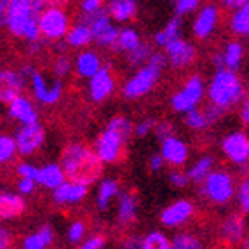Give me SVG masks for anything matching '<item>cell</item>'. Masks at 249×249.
Segmentation results:
<instances>
[{"label": "cell", "instance_id": "cell-1", "mask_svg": "<svg viewBox=\"0 0 249 249\" xmlns=\"http://www.w3.org/2000/svg\"><path fill=\"white\" fill-rule=\"evenodd\" d=\"M59 164L67 179L91 188L103 179V162L98 159L94 148L86 143H68L61 152Z\"/></svg>", "mask_w": 249, "mask_h": 249}, {"label": "cell", "instance_id": "cell-2", "mask_svg": "<svg viewBox=\"0 0 249 249\" xmlns=\"http://www.w3.org/2000/svg\"><path fill=\"white\" fill-rule=\"evenodd\" d=\"M134 136V122L127 115H113L108 121L107 127L94 140L96 155L105 164H117L124 157L125 146Z\"/></svg>", "mask_w": 249, "mask_h": 249}, {"label": "cell", "instance_id": "cell-3", "mask_svg": "<svg viewBox=\"0 0 249 249\" xmlns=\"http://www.w3.org/2000/svg\"><path fill=\"white\" fill-rule=\"evenodd\" d=\"M46 0H9V14L5 30L18 40L34 44L40 40L38 18L46 9Z\"/></svg>", "mask_w": 249, "mask_h": 249}, {"label": "cell", "instance_id": "cell-4", "mask_svg": "<svg viewBox=\"0 0 249 249\" xmlns=\"http://www.w3.org/2000/svg\"><path fill=\"white\" fill-rule=\"evenodd\" d=\"M208 101L213 107L229 112L246 101V80L237 71L216 70L208 80Z\"/></svg>", "mask_w": 249, "mask_h": 249}, {"label": "cell", "instance_id": "cell-5", "mask_svg": "<svg viewBox=\"0 0 249 249\" xmlns=\"http://www.w3.org/2000/svg\"><path fill=\"white\" fill-rule=\"evenodd\" d=\"M167 67V59L162 51H154L145 67L138 68L122 84V96L129 101H138L148 96L160 82L162 73Z\"/></svg>", "mask_w": 249, "mask_h": 249}, {"label": "cell", "instance_id": "cell-6", "mask_svg": "<svg viewBox=\"0 0 249 249\" xmlns=\"http://www.w3.org/2000/svg\"><path fill=\"white\" fill-rule=\"evenodd\" d=\"M237 179L230 169L216 167L199 185V196L216 208H225L235 200Z\"/></svg>", "mask_w": 249, "mask_h": 249}, {"label": "cell", "instance_id": "cell-7", "mask_svg": "<svg viewBox=\"0 0 249 249\" xmlns=\"http://www.w3.org/2000/svg\"><path fill=\"white\" fill-rule=\"evenodd\" d=\"M71 25V14L65 2H47L38 18L40 40L44 44H58L65 40Z\"/></svg>", "mask_w": 249, "mask_h": 249}, {"label": "cell", "instance_id": "cell-8", "mask_svg": "<svg viewBox=\"0 0 249 249\" xmlns=\"http://www.w3.org/2000/svg\"><path fill=\"white\" fill-rule=\"evenodd\" d=\"M208 96V82L200 73H190L169 98L171 110L179 115L194 112L204 103Z\"/></svg>", "mask_w": 249, "mask_h": 249}, {"label": "cell", "instance_id": "cell-9", "mask_svg": "<svg viewBox=\"0 0 249 249\" xmlns=\"http://www.w3.org/2000/svg\"><path fill=\"white\" fill-rule=\"evenodd\" d=\"M79 21H84L91 28L94 44L98 47H103V49H113L115 47L121 28L112 21L107 7L100 9L98 13L91 14V16H79Z\"/></svg>", "mask_w": 249, "mask_h": 249}, {"label": "cell", "instance_id": "cell-10", "mask_svg": "<svg viewBox=\"0 0 249 249\" xmlns=\"http://www.w3.org/2000/svg\"><path fill=\"white\" fill-rule=\"evenodd\" d=\"M220 152L227 162L242 171H249V134L242 129H233L220 142Z\"/></svg>", "mask_w": 249, "mask_h": 249}, {"label": "cell", "instance_id": "cell-11", "mask_svg": "<svg viewBox=\"0 0 249 249\" xmlns=\"http://www.w3.org/2000/svg\"><path fill=\"white\" fill-rule=\"evenodd\" d=\"M221 11L220 4L206 2L199 9L192 19V35L199 42H206L218 32L221 25Z\"/></svg>", "mask_w": 249, "mask_h": 249}, {"label": "cell", "instance_id": "cell-12", "mask_svg": "<svg viewBox=\"0 0 249 249\" xmlns=\"http://www.w3.org/2000/svg\"><path fill=\"white\" fill-rule=\"evenodd\" d=\"M30 91L34 94V100L42 107H54L61 100L63 91H65V84L63 80L54 79V77H47L46 73H42L37 70L34 77L28 80Z\"/></svg>", "mask_w": 249, "mask_h": 249}, {"label": "cell", "instance_id": "cell-13", "mask_svg": "<svg viewBox=\"0 0 249 249\" xmlns=\"http://www.w3.org/2000/svg\"><path fill=\"white\" fill-rule=\"evenodd\" d=\"M197 206L194 200L181 197V199L173 200L171 204H167L166 208L162 209L159 214V221L164 229L169 230H181L187 223H190L192 218L196 216Z\"/></svg>", "mask_w": 249, "mask_h": 249}, {"label": "cell", "instance_id": "cell-14", "mask_svg": "<svg viewBox=\"0 0 249 249\" xmlns=\"http://www.w3.org/2000/svg\"><path fill=\"white\" fill-rule=\"evenodd\" d=\"M167 59V67H171L176 71H183L192 68L199 59V49L194 42L187 38H178L171 42L166 49L162 51Z\"/></svg>", "mask_w": 249, "mask_h": 249}, {"label": "cell", "instance_id": "cell-15", "mask_svg": "<svg viewBox=\"0 0 249 249\" xmlns=\"http://www.w3.org/2000/svg\"><path fill=\"white\" fill-rule=\"evenodd\" d=\"M14 140L18 145V154L28 160V157L38 154V150L46 143V127L40 122L32 125H19L14 133Z\"/></svg>", "mask_w": 249, "mask_h": 249}, {"label": "cell", "instance_id": "cell-16", "mask_svg": "<svg viewBox=\"0 0 249 249\" xmlns=\"http://www.w3.org/2000/svg\"><path fill=\"white\" fill-rule=\"evenodd\" d=\"M117 91V77L112 70L110 63H105L98 73L88 80V94L92 103H105Z\"/></svg>", "mask_w": 249, "mask_h": 249}, {"label": "cell", "instance_id": "cell-17", "mask_svg": "<svg viewBox=\"0 0 249 249\" xmlns=\"http://www.w3.org/2000/svg\"><path fill=\"white\" fill-rule=\"evenodd\" d=\"M248 237V221L241 213H230L218 225V239L227 248L241 246Z\"/></svg>", "mask_w": 249, "mask_h": 249}, {"label": "cell", "instance_id": "cell-18", "mask_svg": "<svg viewBox=\"0 0 249 249\" xmlns=\"http://www.w3.org/2000/svg\"><path fill=\"white\" fill-rule=\"evenodd\" d=\"M159 154L162 155L166 166H171V169H183V166L190 159V146L183 138L175 134V136H169L164 142H160Z\"/></svg>", "mask_w": 249, "mask_h": 249}, {"label": "cell", "instance_id": "cell-19", "mask_svg": "<svg viewBox=\"0 0 249 249\" xmlns=\"http://www.w3.org/2000/svg\"><path fill=\"white\" fill-rule=\"evenodd\" d=\"M25 77L19 73V70L14 68H0V103L9 105L16 98L25 94L26 89Z\"/></svg>", "mask_w": 249, "mask_h": 249}, {"label": "cell", "instance_id": "cell-20", "mask_svg": "<svg viewBox=\"0 0 249 249\" xmlns=\"http://www.w3.org/2000/svg\"><path fill=\"white\" fill-rule=\"evenodd\" d=\"M7 115L19 125H32L38 124L40 121V112H38L37 103L30 96L23 94L19 98L7 105Z\"/></svg>", "mask_w": 249, "mask_h": 249}, {"label": "cell", "instance_id": "cell-21", "mask_svg": "<svg viewBox=\"0 0 249 249\" xmlns=\"http://www.w3.org/2000/svg\"><path fill=\"white\" fill-rule=\"evenodd\" d=\"M28 209V204L23 196L18 192L0 188V223L19 220Z\"/></svg>", "mask_w": 249, "mask_h": 249}, {"label": "cell", "instance_id": "cell-22", "mask_svg": "<svg viewBox=\"0 0 249 249\" xmlns=\"http://www.w3.org/2000/svg\"><path fill=\"white\" fill-rule=\"evenodd\" d=\"M89 196V187H84L79 183H73L70 179L63 183L61 187H58L56 190L51 192V200H53L56 206H61V208H68V206H75V204H80L88 199Z\"/></svg>", "mask_w": 249, "mask_h": 249}, {"label": "cell", "instance_id": "cell-23", "mask_svg": "<svg viewBox=\"0 0 249 249\" xmlns=\"http://www.w3.org/2000/svg\"><path fill=\"white\" fill-rule=\"evenodd\" d=\"M103 67V58L94 49H82L73 58V71L84 80H91Z\"/></svg>", "mask_w": 249, "mask_h": 249}, {"label": "cell", "instance_id": "cell-24", "mask_svg": "<svg viewBox=\"0 0 249 249\" xmlns=\"http://www.w3.org/2000/svg\"><path fill=\"white\" fill-rule=\"evenodd\" d=\"M140 214V199L134 192H122L117 199L115 220L121 227H131L138 221Z\"/></svg>", "mask_w": 249, "mask_h": 249}, {"label": "cell", "instance_id": "cell-25", "mask_svg": "<svg viewBox=\"0 0 249 249\" xmlns=\"http://www.w3.org/2000/svg\"><path fill=\"white\" fill-rule=\"evenodd\" d=\"M221 58V70H230L237 71L242 67V63L246 59V46L244 42L239 38H232L227 40L221 46V49L218 51Z\"/></svg>", "mask_w": 249, "mask_h": 249}, {"label": "cell", "instance_id": "cell-26", "mask_svg": "<svg viewBox=\"0 0 249 249\" xmlns=\"http://www.w3.org/2000/svg\"><path fill=\"white\" fill-rule=\"evenodd\" d=\"M121 181L112 176H107L103 178L98 187H96V196H94V206L98 211L105 213L110 209V206L113 204V200H117L121 197Z\"/></svg>", "mask_w": 249, "mask_h": 249}, {"label": "cell", "instance_id": "cell-27", "mask_svg": "<svg viewBox=\"0 0 249 249\" xmlns=\"http://www.w3.org/2000/svg\"><path fill=\"white\" fill-rule=\"evenodd\" d=\"M54 242H56V230L53 225L46 223L21 237L19 249H49Z\"/></svg>", "mask_w": 249, "mask_h": 249}, {"label": "cell", "instance_id": "cell-28", "mask_svg": "<svg viewBox=\"0 0 249 249\" xmlns=\"http://www.w3.org/2000/svg\"><path fill=\"white\" fill-rule=\"evenodd\" d=\"M67 181V175L63 171V166L59 162L51 160L38 166V176H37V185L46 190H56L58 187H61L63 183Z\"/></svg>", "mask_w": 249, "mask_h": 249}, {"label": "cell", "instance_id": "cell-29", "mask_svg": "<svg viewBox=\"0 0 249 249\" xmlns=\"http://www.w3.org/2000/svg\"><path fill=\"white\" fill-rule=\"evenodd\" d=\"M105 7L113 23H129L136 18L140 5L134 0H110L105 2Z\"/></svg>", "mask_w": 249, "mask_h": 249}, {"label": "cell", "instance_id": "cell-30", "mask_svg": "<svg viewBox=\"0 0 249 249\" xmlns=\"http://www.w3.org/2000/svg\"><path fill=\"white\" fill-rule=\"evenodd\" d=\"M227 28L233 37L249 40V0H246L237 11L229 14Z\"/></svg>", "mask_w": 249, "mask_h": 249}, {"label": "cell", "instance_id": "cell-31", "mask_svg": "<svg viewBox=\"0 0 249 249\" xmlns=\"http://www.w3.org/2000/svg\"><path fill=\"white\" fill-rule=\"evenodd\" d=\"M216 169V157L213 154H202L192 162L187 167V175L190 178V183L200 185L204 179Z\"/></svg>", "mask_w": 249, "mask_h": 249}, {"label": "cell", "instance_id": "cell-32", "mask_svg": "<svg viewBox=\"0 0 249 249\" xmlns=\"http://www.w3.org/2000/svg\"><path fill=\"white\" fill-rule=\"evenodd\" d=\"M178 38H183V19L181 18L173 16L159 32H155L154 44L159 49L164 51L171 42L178 40Z\"/></svg>", "mask_w": 249, "mask_h": 249}, {"label": "cell", "instance_id": "cell-33", "mask_svg": "<svg viewBox=\"0 0 249 249\" xmlns=\"http://www.w3.org/2000/svg\"><path fill=\"white\" fill-rule=\"evenodd\" d=\"M92 42H94V37H92V32L84 21H75L71 25L70 32L65 37V44L68 47H73V49H89Z\"/></svg>", "mask_w": 249, "mask_h": 249}, {"label": "cell", "instance_id": "cell-34", "mask_svg": "<svg viewBox=\"0 0 249 249\" xmlns=\"http://www.w3.org/2000/svg\"><path fill=\"white\" fill-rule=\"evenodd\" d=\"M142 44H143V38L140 35V32L136 28H133V26H124V28H121V34H119V38H117V44L113 47V51L127 56L129 53H133Z\"/></svg>", "mask_w": 249, "mask_h": 249}, {"label": "cell", "instance_id": "cell-35", "mask_svg": "<svg viewBox=\"0 0 249 249\" xmlns=\"http://www.w3.org/2000/svg\"><path fill=\"white\" fill-rule=\"evenodd\" d=\"M171 249H208V246L194 230H178L175 237H171Z\"/></svg>", "mask_w": 249, "mask_h": 249}, {"label": "cell", "instance_id": "cell-36", "mask_svg": "<svg viewBox=\"0 0 249 249\" xmlns=\"http://www.w3.org/2000/svg\"><path fill=\"white\" fill-rule=\"evenodd\" d=\"M183 125L192 131V133H204L211 127V121H209L208 113L204 108H197L194 112H188L187 115H183Z\"/></svg>", "mask_w": 249, "mask_h": 249}, {"label": "cell", "instance_id": "cell-37", "mask_svg": "<svg viewBox=\"0 0 249 249\" xmlns=\"http://www.w3.org/2000/svg\"><path fill=\"white\" fill-rule=\"evenodd\" d=\"M18 145L14 134L0 133V167L13 164L18 157Z\"/></svg>", "mask_w": 249, "mask_h": 249}, {"label": "cell", "instance_id": "cell-38", "mask_svg": "<svg viewBox=\"0 0 249 249\" xmlns=\"http://www.w3.org/2000/svg\"><path fill=\"white\" fill-rule=\"evenodd\" d=\"M142 249H171V237L162 230H150L142 237Z\"/></svg>", "mask_w": 249, "mask_h": 249}, {"label": "cell", "instance_id": "cell-39", "mask_svg": "<svg viewBox=\"0 0 249 249\" xmlns=\"http://www.w3.org/2000/svg\"><path fill=\"white\" fill-rule=\"evenodd\" d=\"M152 54H154V51H152L150 44H148V42H143V44L138 47V49H134L133 53H129L127 56H125V61H127V65L131 68L138 70V68L145 67L146 63L150 61Z\"/></svg>", "mask_w": 249, "mask_h": 249}, {"label": "cell", "instance_id": "cell-40", "mask_svg": "<svg viewBox=\"0 0 249 249\" xmlns=\"http://www.w3.org/2000/svg\"><path fill=\"white\" fill-rule=\"evenodd\" d=\"M235 204L237 209L242 216L249 214V173H246L239 181H237L235 190Z\"/></svg>", "mask_w": 249, "mask_h": 249}, {"label": "cell", "instance_id": "cell-41", "mask_svg": "<svg viewBox=\"0 0 249 249\" xmlns=\"http://www.w3.org/2000/svg\"><path fill=\"white\" fill-rule=\"evenodd\" d=\"M88 237V225L82 220H73L68 223L67 230H65V239L70 246H80L84 239Z\"/></svg>", "mask_w": 249, "mask_h": 249}, {"label": "cell", "instance_id": "cell-42", "mask_svg": "<svg viewBox=\"0 0 249 249\" xmlns=\"http://www.w3.org/2000/svg\"><path fill=\"white\" fill-rule=\"evenodd\" d=\"M73 71V59L65 53H59L53 61V77L58 80H65Z\"/></svg>", "mask_w": 249, "mask_h": 249}, {"label": "cell", "instance_id": "cell-43", "mask_svg": "<svg viewBox=\"0 0 249 249\" xmlns=\"http://www.w3.org/2000/svg\"><path fill=\"white\" fill-rule=\"evenodd\" d=\"M204 2L200 0H176L175 4H173V11H175V16L176 18H187V16H196V13L202 7Z\"/></svg>", "mask_w": 249, "mask_h": 249}, {"label": "cell", "instance_id": "cell-44", "mask_svg": "<svg viewBox=\"0 0 249 249\" xmlns=\"http://www.w3.org/2000/svg\"><path fill=\"white\" fill-rule=\"evenodd\" d=\"M16 175L18 178H23V179H34L37 181V176H38V166L35 162L32 160H21L16 164Z\"/></svg>", "mask_w": 249, "mask_h": 249}, {"label": "cell", "instance_id": "cell-45", "mask_svg": "<svg viewBox=\"0 0 249 249\" xmlns=\"http://www.w3.org/2000/svg\"><path fill=\"white\" fill-rule=\"evenodd\" d=\"M155 125H157L155 117H145V119H142V121H138L134 124V136H138L140 140L150 136L155 131Z\"/></svg>", "mask_w": 249, "mask_h": 249}, {"label": "cell", "instance_id": "cell-46", "mask_svg": "<svg viewBox=\"0 0 249 249\" xmlns=\"http://www.w3.org/2000/svg\"><path fill=\"white\" fill-rule=\"evenodd\" d=\"M167 181L175 188H187L190 185V178L187 175V169H169Z\"/></svg>", "mask_w": 249, "mask_h": 249}, {"label": "cell", "instance_id": "cell-47", "mask_svg": "<svg viewBox=\"0 0 249 249\" xmlns=\"http://www.w3.org/2000/svg\"><path fill=\"white\" fill-rule=\"evenodd\" d=\"M108 244V237L105 233H91L84 239V242L77 249H105Z\"/></svg>", "mask_w": 249, "mask_h": 249}, {"label": "cell", "instance_id": "cell-48", "mask_svg": "<svg viewBox=\"0 0 249 249\" xmlns=\"http://www.w3.org/2000/svg\"><path fill=\"white\" fill-rule=\"evenodd\" d=\"M16 246V235L13 229H9L5 223H0V249H14Z\"/></svg>", "mask_w": 249, "mask_h": 249}, {"label": "cell", "instance_id": "cell-49", "mask_svg": "<svg viewBox=\"0 0 249 249\" xmlns=\"http://www.w3.org/2000/svg\"><path fill=\"white\" fill-rule=\"evenodd\" d=\"M154 134H155V138H157L159 142H164L166 138L175 136V134H176L175 125H173V122H169V121H157V125H155Z\"/></svg>", "mask_w": 249, "mask_h": 249}, {"label": "cell", "instance_id": "cell-50", "mask_svg": "<svg viewBox=\"0 0 249 249\" xmlns=\"http://www.w3.org/2000/svg\"><path fill=\"white\" fill-rule=\"evenodd\" d=\"M105 7L103 0H82L79 4V16H91Z\"/></svg>", "mask_w": 249, "mask_h": 249}, {"label": "cell", "instance_id": "cell-51", "mask_svg": "<svg viewBox=\"0 0 249 249\" xmlns=\"http://www.w3.org/2000/svg\"><path fill=\"white\" fill-rule=\"evenodd\" d=\"M37 181L34 179H23V178H18L16 181V192L19 196L23 197H28V196H34L35 190H37Z\"/></svg>", "mask_w": 249, "mask_h": 249}, {"label": "cell", "instance_id": "cell-52", "mask_svg": "<svg viewBox=\"0 0 249 249\" xmlns=\"http://www.w3.org/2000/svg\"><path fill=\"white\" fill-rule=\"evenodd\" d=\"M146 166H148V171L150 173H160L164 167H166V162H164V159H162V155L159 154H152L148 157V160H146Z\"/></svg>", "mask_w": 249, "mask_h": 249}, {"label": "cell", "instance_id": "cell-53", "mask_svg": "<svg viewBox=\"0 0 249 249\" xmlns=\"http://www.w3.org/2000/svg\"><path fill=\"white\" fill-rule=\"evenodd\" d=\"M119 249H142V237L124 235L119 242Z\"/></svg>", "mask_w": 249, "mask_h": 249}, {"label": "cell", "instance_id": "cell-54", "mask_svg": "<svg viewBox=\"0 0 249 249\" xmlns=\"http://www.w3.org/2000/svg\"><path fill=\"white\" fill-rule=\"evenodd\" d=\"M204 110H206V113H208L209 121H211V124H213V125L218 124V122H220L221 119L225 117V113H227V112H223V110H220V108L213 107V105H209V103H208V107H204Z\"/></svg>", "mask_w": 249, "mask_h": 249}, {"label": "cell", "instance_id": "cell-55", "mask_svg": "<svg viewBox=\"0 0 249 249\" xmlns=\"http://www.w3.org/2000/svg\"><path fill=\"white\" fill-rule=\"evenodd\" d=\"M239 121L242 125H249V100H246L239 107Z\"/></svg>", "mask_w": 249, "mask_h": 249}, {"label": "cell", "instance_id": "cell-56", "mask_svg": "<svg viewBox=\"0 0 249 249\" xmlns=\"http://www.w3.org/2000/svg\"><path fill=\"white\" fill-rule=\"evenodd\" d=\"M244 2L246 0H223V2L220 4V7L223 9V11H230V13H233V11H237V9L241 7Z\"/></svg>", "mask_w": 249, "mask_h": 249}, {"label": "cell", "instance_id": "cell-57", "mask_svg": "<svg viewBox=\"0 0 249 249\" xmlns=\"http://www.w3.org/2000/svg\"><path fill=\"white\" fill-rule=\"evenodd\" d=\"M9 14V0H0V28H5Z\"/></svg>", "mask_w": 249, "mask_h": 249}, {"label": "cell", "instance_id": "cell-58", "mask_svg": "<svg viewBox=\"0 0 249 249\" xmlns=\"http://www.w3.org/2000/svg\"><path fill=\"white\" fill-rule=\"evenodd\" d=\"M35 71H37V68H35L34 65H32V63H23V65H21V68H19V73L23 75V77H25L26 82H28V80L32 79V77H34Z\"/></svg>", "mask_w": 249, "mask_h": 249}, {"label": "cell", "instance_id": "cell-59", "mask_svg": "<svg viewBox=\"0 0 249 249\" xmlns=\"http://www.w3.org/2000/svg\"><path fill=\"white\" fill-rule=\"evenodd\" d=\"M241 249H249V233H248V237H246L244 241H242Z\"/></svg>", "mask_w": 249, "mask_h": 249}, {"label": "cell", "instance_id": "cell-60", "mask_svg": "<svg viewBox=\"0 0 249 249\" xmlns=\"http://www.w3.org/2000/svg\"><path fill=\"white\" fill-rule=\"evenodd\" d=\"M246 100H249V77L246 80Z\"/></svg>", "mask_w": 249, "mask_h": 249}, {"label": "cell", "instance_id": "cell-61", "mask_svg": "<svg viewBox=\"0 0 249 249\" xmlns=\"http://www.w3.org/2000/svg\"><path fill=\"white\" fill-rule=\"evenodd\" d=\"M216 249H235V248H227V246H221V248H216Z\"/></svg>", "mask_w": 249, "mask_h": 249}]
</instances>
